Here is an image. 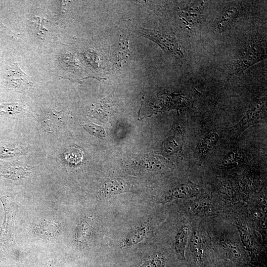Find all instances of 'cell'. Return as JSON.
Wrapping results in <instances>:
<instances>
[{
  "mask_svg": "<svg viewBox=\"0 0 267 267\" xmlns=\"http://www.w3.org/2000/svg\"><path fill=\"white\" fill-rule=\"evenodd\" d=\"M266 43L256 35L250 40L240 53L233 67L234 73L240 74L254 64L266 58Z\"/></svg>",
  "mask_w": 267,
  "mask_h": 267,
  "instance_id": "1",
  "label": "cell"
},
{
  "mask_svg": "<svg viewBox=\"0 0 267 267\" xmlns=\"http://www.w3.org/2000/svg\"><path fill=\"white\" fill-rule=\"evenodd\" d=\"M0 200L2 203L4 210V221L0 232V244L14 243V219L18 207L6 197L0 194Z\"/></svg>",
  "mask_w": 267,
  "mask_h": 267,
  "instance_id": "2",
  "label": "cell"
},
{
  "mask_svg": "<svg viewBox=\"0 0 267 267\" xmlns=\"http://www.w3.org/2000/svg\"><path fill=\"white\" fill-rule=\"evenodd\" d=\"M137 34L148 38L159 45L164 50L176 56H181L183 53L175 36L158 31L140 28Z\"/></svg>",
  "mask_w": 267,
  "mask_h": 267,
  "instance_id": "3",
  "label": "cell"
},
{
  "mask_svg": "<svg viewBox=\"0 0 267 267\" xmlns=\"http://www.w3.org/2000/svg\"><path fill=\"white\" fill-rule=\"evenodd\" d=\"M6 81L8 88L18 91L34 87L29 77L15 64L11 65L7 69Z\"/></svg>",
  "mask_w": 267,
  "mask_h": 267,
  "instance_id": "4",
  "label": "cell"
},
{
  "mask_svg": "<svg viewBox=\"0 0 267 267\" xmlns=\"http://www.w3.org/2000/svg\"><path fill=\"white\" fill-rule=\"evenodd\" d=\"M42 118V125L49 133L57 132L62 127L64 123L62 111L47 109L44 110Z\"/></svg>",
  "mask_w": 267,
  "mask_h": 267,
  "instance_id": "5",
  "label": "cell"
},
{
  "mask_svg": "<svg viewBox=\"0 0 267 267\" xmlns=\"http://www.w3.org/2000/svg\"><path fill=\"white\" fill-rule=\"evenodd\" d=\"M61 226L57 222L53 221L43 220L37 223L34 228V233L38 237L49 239L57 234Z\"/></svg>",
  "mask_w": 267,
  "mask_h": 267,
  "instance_id": "6",
  "label": "cell"
},
{
  "mask_svg": "<svg viewBox=\"0 0 267 267\" xmlns=\"http://www.w3.org/2000/svg\"><path fill=\"white\" fill-rule=\"evenodd\" d=\"M266 97L262 99L257 100L251 105L250 109L248 111L245 118L242 122L238 125V131L241 132V128H246L249 125L257 122L258 120L252 116H262L263 113L266 111Z\"/></svg>",
  "mask_w": 267,
  "mask_h": 267,
  "instance_id": "7",
  "label": "cell"
},
{
  "mask_svg": "<svg viewBox=\"0 0 267 267\" xmlns=\"http://www.w3.org/2000/svg\"><path fill=\"white\" fill-rule=\"evenodd\" d=\"M129 36H122L113 47L114 61L117 66H121L130 56Z\"/></svg>",
  "mask_w": 267,
  "mask_h": 267,
  "instance_id": "8",
  "label": "cell"
},
{
  "mask_svg": "<svg viewBox=\"0 0 267 267\" xmlns=\"http://www.w3.org/2000/svg\"><path fill=\"white\" fill-rule=\"evenodd\" d=\"M34 167L18 162L10 164L4 170L1 175L13 179L23 178L29 177Z\"/></svg>",
  "mask_w": 267,
  "mask_h": 267,
  "instance_id": "9",
  "label": "cell"
},
{
  "mask_svg": "<svg viewBox=\"0 0 267 267\" xmlns=\"http://www.w3.org/2000/svg\"><path fill=\"white\" fill-rule=\"evenodd\" d=\"M202 6V2H195L189 4L181 10V14L187 23L194 24L198 22L201 16Z\"/></svg>",
  "mask_w": 267,
  "mask_h": 267,
  "instance_id": "10",
  "label": "cell"
},
{
  "mask_svg": "<svg viewBox=\"0 0 267 267\" xmlns=\"http://www.w3.org/2000/svg\"><path fill=\"white\" fill-rule=\"evenodd\" d=\"M188 229L183 227L178 233L175 243V248L178 258L183 260L185 259L184 252L188 239Z\"/></svg>",
  "mask_w": 267,
  "mask_h": 267,
  "instance_id": "11",
  "label": "cell"
},
{
  "mask_svg": "<svg viewBox=\"0 0 267 267\" xmlns=\"http://www.w3.org/2000/svg\"><path fill=\"white\" fill-rule=\"evenodd\" d=\"M238 10L234 7H230L224 10L221 15L217 25V30L222 31L237 16Z\"/></svg>",
  "mask_w": 267,
  "mask_h": 267,
  "instance_id": "12",
  "label": "cell"
},
{
  "mask_svg": "<svg viewBox=\"0 0 267 267\" xmlns=\"http://www.w3.org/2000/svg\"><path fill=\"white\" fill-rule=\"evenodd\" d=\"M93 221L90 217L85 218L81 222L77 232V240L84 241L89 235L92 227Z\"/></svg>",
  "mask_w": 267,
  "mask_h": 267,
  "instance_id": "13",
  "label": "cell"
},
{
  "mask_svg": "<svg viewBox=\"0 0 267 267\" xmlns=\"http://www.w3.org/2000/svg\"><path fill=\"white\" fill-rule=\"evenodd\" d=\"M192 194V189L190 185L183 184L177 187L172 193L167 196L165 202H168L175 198L188 197Z\"/></svg>",
  "mask_w": 267,
  "mask_h": 267,
  "instance_id": "14",
  "label": "cell"
},
{
  "mask_svg": "<svg viewBox=\"0 0 267 267\" xmlns=\"http://www.w3.org/2000/svg\"><path fill=\"white\" fill-rule=\"evenodd\" d=\"M146 233V228L145 227L140 228L132 233L126 239L124 245L130 246L138 243L143 239Z\"/></svg>",
  "mask_w": 267,
  "mask_h": 267,
  "instance_id": "15",
  "label": "cell"
},
{
  "mask_svg": "<svg viewBox=\"0 0 267 267\" xmlns=\"http://www.w3.org/2000/svg\"><path fill=\"white\" fill-rule=\"evenodd\" d=\"M122 180H113L105 184V189L106 194H112L118 192H122L126 189V185L123 183Z\"/></svg>",
  "mask_w": 267,
  "mask_h": 267,
  "instance_id": "16",
  "label": "cell"
},
{
  "mask_svg": "<svg viewBox=\"0 0 267 267\" xmlns=\"http://www.w3.org/2000/svg\"><path fill=\"white\" fill-rule=\"evenodd\" d=\"M23 110L21 105L18 103L0 105V114H13L19 113Z\"/></svg>",
  "mask_w": 267,
  "mask_h": 267,
  "instance_id": "17",
  "label": "cell"
},
{
  "mask_svg": "<svg viewBox=\"0 0 267 267\" xmlns=\"http://www.w3.org/2000/svg\"><path fill=\"white\" fill-rule=\"evenodd\" d=\"M83 127L89 134L97 137H105L106 133L104 129L93 123L83 125Z\"/></svg>",
  "mask_w": 267,
  "mask_h": 267,
  "instance_id": "18",
  "label": "cell"
},
{
  "mask_svg": "<svg viewBox=\"0 0 267 267\" xmlns=\"http://www.w3.org/2000/svg\"><path fill=\"white\" fill-rule=\"evenodd\" d=\"M162 261L155 258L146 260L139 265L137 267H162Z\"/></svg>",
  "mask_w": 267,
  "mask_h": 267,
  "instance_id": "19",
  "label": "cell"
},
{
  "mask_svg": "<svg viewBox=\"0 0 267 267\" xmlns=\"http://www.w3.org/2000/svg\"><path fill=\"white\" fill-rule=\"evenodd\" d=\"M51 266V264L50 263H48L45 266H44V267H50Z\"/></svg>",
  "mask_w": 267,
  "mask_h": 267,
  "instance_id": "20",
  "label": "cell"
}]
</instances>
